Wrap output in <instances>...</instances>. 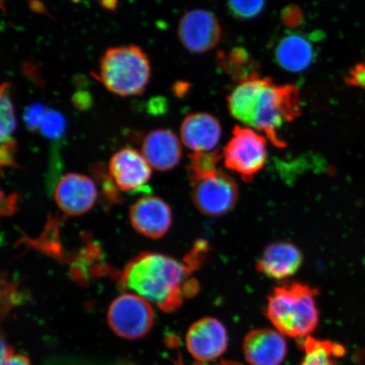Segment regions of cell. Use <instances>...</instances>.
<instances>
[{"mask_svg":"<svg viewBox=\"0 0 365 365\" xmlns=\"http://www.w3.org/2000/svg\"><path fill=\"white\" fill-rule=\"evenodd\" d=\"M317 294V289L301 282L277 287L268 297L264 314L284 336L307 339L318 327Z\"/></svg>","mask_w":365,"mask_h":365,"instance_id":"3957f363","label":"cell"},{"mask_svg":"<svg viewBox=\"0 0 365 365\" xmlns=\"http://www.w3.org/2000/svg\"><path fill=\"white\" fill-rule=\"evenodd\" d=\"M282 21L284 24L291 29L299 26L304 21V12L296 6L285 7L282 12Z\"/></svg>","mask_w":365,"mask_h":365,"instance_id":"484cf974","label":"cell"},{"mask_svg":"<svg viewBox=\"0 0 365 365\" xmlns=\"http://www.w3.org/2000/svg\"><path fill=\"white\" fill-rule=\"evenodd\" d=\"M0 138L1 141L13 138L16 129V118L11 97V86L4 82L0 93Z\"/></svg>","mask_w":365,"mask_h":365,"instance_id":"ffe728a7","label":"cell"},{"mask_svg":"<svg viewBox=\"0 0 365 365\" xmlns=\"http://www.w3.org/2000/svg\"><path fill=\"white\" fill-rule=\"evenodd\" d=\"M98 80L121 97L143 94L149 83L150 65L143 49L135 45L108 48L100 62Z\"/></svg>","mask_w":365,"mask_h":365,"instance_id":"5b68a950","label":"cell"},{"mask_svg":"<svg viewBox=\"0 0 365 365\" xmlns=\"http://www.w3.org/2000/svg\"><path fill=\"white\" fill-rule=\"evenodd\" d=\"M264 0H228V7L235 17L242 20L251 19L263 10Z\"/></svg>","mask_w":365,"mask_h":365,"instance_id":"7402d4cb","label":"cell"},{"mask_svg":"<svg viewBox=\"0 0 365 365\" xmlns=\"http://www.w3.org/2000/svg\"><path fill=\"white\" fill-rule=\"evenodd\" d=\"M181 139L193 153L214 152L220 140L222 128L215 117L207 113L190 114L182 123Z\"/></svg>","mask_w":365,"mask_h":365,"instance_id":"5bb4252c","label":"cell"},{"mask_svg":"<svg viewBox=\"0 0 365 365\" xmlns=\"http://www.w3.org/2000/svg\"><path fill=\"white\" fill-rule=\"evenodd\" d=\"M143 155L132 148H124L113 155L109 163V173L118 190L123 192H143L152 170Z\"/></svg>","mask_w":365,"mask_h":365,"instance_id":"8fae6325","label":"cell"},{"mask_svg":"<svg viewBox=\"0 0 365 365\" xmlns=\"http://www.w3.org/2000/svg\"><path fill=\"white\" fill-rule=\"evenodd\" d=\"M178 34L186 49L195 53H202L216 47L220 40L221 26L212 13L193 10L181 18Z\"/></svg>","mask_w":365,"mask_h":365,"instance_id":"9c48e42d","label":"cell"},{"mask_svg":"<svg viewBox=\"0 0 365 365\" xmlns=\"http://www.w3.org/2000/svg\"><path fill=\"white\" fill-rule=\"evenodd\" d=\"M117 0H102V6L108 10H113L116 6Z\"/></svg>","mask_w":365,"mask_h":365,"instance_id":"1f68e13d","label":"cell"},{"mask_svg":"<svg viewBox=\"0 0 365 365\" xmlns=\"http://www.w3.org/2000/svg\"><path fill=\"white\" fill-rule=\"evenodd\" d=\"M66 130V120L62 114L48 109L40 126V132L48 139L61 140Z\"/></svg>","mask_w":365,"mask_h":365,"instance_id":"44dd1931","label":"cell"},{"mask_svg":"<svg viewBox=\"0 0 365 365\" xmlns=\"http://www.w3.org/2000/svg\"><path fill=\"white\" fill-rule=\"evenodd\" d=\"M217 66L239 81L257 74L255 72L257 63L252 61L250 54L244 48H235L230 53H219Z\"/></svg>","mask_w":365,"mask_h":365,"instance_id":"d6986e66","label":"cell"},{"mask_svg":"<svg viewBox=\"0 0 365 365\" xmlns=\"http://www.w3.org/2000/svg\"><path fill=\"white\" fill-rule=\"evenodd\" d=\"M173 91L177 96H182L187 93L189 89L188 84L184 83V82H179L173 86Z\"/></svg>","mask_w":365,"mask_h":365,"instance_id":"4dcf8cb0","label":"cell"},{"mask_svg":"<svg viewBox=\"0 0 365 365\" xmlns=\"http://www.w3.org/2000/svg\"><path fill=\"white\" fill-rule=\"evenodd\" d=\"M303 263L300 250L289 243H276L264 250L257 264V271L276 280L294 276Z\"/></svg>","mask_w":365,"mask_h":365,"instance_id":"2e32d148","label":"cell"},{"mask_svg":"<svg viewBox=\"0 0 365 365\" xmlns=\"http://www.w3.org/2000/svg\"><path fill=\"white\" fill-rule=\"evenodd\" d=\"M98 189L93 180L79 173H68L59 180L54 189V200L68 216H81L93 207Z\"/></svg>","mask_w":365,"mask_h":365,"instance_id":"30bf717a","label":"cell"},{"mask_svg":"<svg viewBox=\"0 0 365 365\" xmlns=\"http://www.w3.org/2000/svg\"><path fill=\"white\" fill-rule=\"evenodd\" d=\"M154 321V310L150 303L135 294L118 296L108 307V326L121 339H143L152 330Z\"/></svg>","mask_w":365,"mask_h":365,"instance_id":"52a82bcc","label":"cell"},{"mask_svg":"<svg viewBox=\"0 0 365 365\" xmlns=\"http://www.w3.org/2000/svg\"><path fill=\"white\" fill-rule=\"evenodd\" d=\"M304 357L300 365H339L337 359L344 356V346L330 341L308 336L303 342Z\"/></svg>","mask_w":365,"mask_h":365,"instance_id":"ac0fdd59","label":"cell"},{"mask_svg":"<svg viewBox=\"0 0 365 365\" xmlns=\"http://www.w3.org/2000/svg\"><path fill=\"white\" fill-rule=\"evenodd\" d=\"M243 349L250 365H281L287 352L284 336L269 328L250 331L245 337Z\"/></svg>","mask_w":365,"mask_h":365,"instance_id":"4fadbf2b","label":"cell"},{"mask_svg":"<svg viewBox=\"0 0 365 365\" xmlns=\"http://www.w3.org/2000/svg\"><path fill=\"white\" fill-rule=\"evenodd\" d=\"M316 57L312 38L298 34H287L278 42L275 58L278 66L290 72H301L312 65Z\"/></svg>","mask_w":365,"mask_h":365,"instance_id":"e0dca14e","label":"cell"},{"mask_svg":"<svg viewBox=\"0 0 365 365\" xmlns=\"http://www.w3.org/2000/svg\"><path fill=\"white\" fill-rule=\"evenodd\" d=\"M187 170L192 185V200L205 215L220 217L235 207L238 186L232 178L217 167L220 155H190Z\"/></svg>","mask_w":365,"mask_h":365,"instance_id":"277c9868","label":"cell"},{"mask_svg":"<svg viewBox=\"0 0 365 365\" xmlns=\"http://www.w3.org/2000/svg\"><path fill=\"white\" fill-rule=\"evenodd\" d=\"M143 157L158 171H168L180 162L182 148L179 138L168 130L150 131L143 143Z\"/></svg>","mask_w":365,"mask_h":365,"instance_id":"9a60e30c","label":"cell"},{"mask_svg":"<svg viewBox=\"0 0 365 365\" xmlns=\"http://www.w3.org/2000/svg\"><path fill=\"white\" fill-rule=\"evenodd\" d=\"M130 221L135 231L148 238H162L172 225L170 205L156 196L147 195L132 205Z\"/></svg>","mask_w":365,"mask_h":365,"instance_id":"7c38bea8","label":"cell"},{"mask_svg":"<svg viewBox=\"0 0 365 365\" xmlns=\"http://www.w3.org/2000/svg\"><path fill=\"white\" fill-rule=\"evenodd\" d=\"M4 346L6 350L3 348L1 365H31L25 355L16 354L9 346Z\"/></svg>","mask_w":365,"mask_h":365,"instance_id":"83f0119b","label":"cell"},{"mask_svg":"<svg viewBox=\"0 0 365 365\" xmlns=\"http://www.w3.org/2000/svg\"><path fill=\"white\" fill-rule=\"evenodd\" d=\"M231 115L263 132L277 148H284L278 130L284 122L295 120L301 113L299 89L278 86L270 78L255 74L239 82L227 98Z\"/></svg>","mask_w":365,"mask_h":365,"instance_id":"6da1fadb","label":"cell"},{"mask_svg":"<svg viewBox=\"0 0 365 365\" xmlns=\"http://www.w3.org/2000/svg\"><path fill=\"white\" fill-rule=\"evenodd\" d=\"M48 110L47 107L42 103H34L29 105L23 114V120H24L27 129L33 132L38 131Z\"/></svg>","mask_w":365,"mask_h":365,"instance_id":"603a6c76","label":"cell"},{"mask_svg":"<svg viewBox=\"0 0 365 365\" xmlns=\"http://www.w3.org/2000/svg\"><path fill=\"white\" fill-rule=\"evenodd\" d=\"M91 99L88 93H76L74 97V104L79 109H86L90 107Z\"/></svg>","mask_w":365,"mask_h":365,"instance_id":"f546056e","label":"cell"},{"mask_svg":"<svg viewBox=\"0 0 365 365\" xmlns=\"http://www.w3.org/2000/svg\"><path fill=\"white\" fill-rule=\"evenodd\" d=\"M94 175L98 178L99 185L101 186L102 192L105 199L110 203L121 202L120 195L118 193V187L112 177H109L101 166L96 167Z\"/></svg>","mask_w":365,"mask_h":365,"instance_id":"cb8c5ba5","label":"cell"},{"mask_svg":"<svg viewBox=\"0 0 365 365\" xmlns=\"http://www.w3.org/2000/svg\"><path fill=\"white\" fill-rule=\"evenodd\" d=\"M16 149V143L14 138L1 141L0 163H1L2 166L11 168L17 167L15 160Z\"/></svg>","mask_w":365,"mask_h":365,"instance_id":"d4e9b609","label":"cell"},{"mask_svg":"<svg viewBox=\"0 0 365 365\" xmlns=\"http://www.w3.org/2000/svg\"><path fill=\"white\" fill-rule=\"evenodd\" d=\"M345 82L354 88L365 89V63H359L351 68L345 76Z\"/></svg>","mask_w":365,"mask_h":365,"instance_id":"4316f807","label":"cell"},{"mask_svg":"<svg viewBox=\"0 0 365 365\" xmlns=\"http://www.w3.org/2000/svg\"><path fill=\"white\" fill-rule=\"evenodd\" d=\"M222 156L228 170L250 182L266 164L267 140L249 128L235 126L230 140L223 150Z\"/></svg>","mask_w":365,"mask_h":365,"instance_id":"8992f818","label":"cell"},{"mask_svg":"<svg viewBox=\"0 0 365 365\" xmlns=\"http://www.w3.org/2000/svg\"><path fill=\"white\" fill-rule=\"evenodd\" d=\"M16 205V196L15 195H9L6 200L2 199V214L11 215L15 212Z\"/></svg>","mask_w":365,"mask_h":365,"instance_id":"f1b7e54d","label":"cell"},{"mask_svg":"<svg viewBox=\"0 0 365 365\" xmlns=\"http://www.w3.org/2000/svg\"><path fill=\"white\" fill-rule=\"evenodd\" d=\"M186 348L199 362L213 361L226 352L227 333L225 326L213 317L195 322L187 331Z\"/></svg>","mask_w":365,"mask_h":365,"instance_id":"ba28073f","label":"cell"},{"mask_svg":"<svg viewBox=\"0 0 365 365\" xmlns=\"http://www.w3.org/2000/svg\"><path fill=\"white\" fill-rule=\"evenodd\" d=\"M193 272L165 255L144 252L127 264L120 276L124 289L133 291L165 312L179 309L189 298L186 280Z\"/></svg>","mask_w":365,"mask_h":365,"instance_id":"7a4b0ae2","label":"cell"}]
</instances>
